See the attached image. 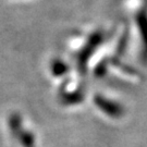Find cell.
I'll return each mask as SVG.
<instances>
[{"label":"cell","mask_w":147,"mask_h":147,"mask_svg":"<svg viewBox=\"0 0 147 147\" xmlns=\"http://www.w3.org/2000/svg\"><path fill=\"white\" fill-rule=\"evenodd\" d=\"M9 126L12 135L20 142L22 147H35V138L33 133L22 127V119L18 113L11 115L9 119Z\"/></svg>","instance_id":"6da1fadb"},{"label":"cell","mask_w":147,"mask_h":147,"mask_svg":"<svg viewBox=\"0 0 147 147\" xmlns=\"http://www.w3.org/2000/svg\"><path fill=\"white\" fill-rule=\"evenodd\" d=\"M95 105L97 106L101 111H104L105 113L109 115V116H116L119 112V109L117 105H115L113 102L109 101L108 99L104 98L102 96H96L95 97Z\"/></svg>","instance_id":"7a4b0ae2"},{"label":"cell","mask_w":147,"mask_h":147,"mask_svg":"<svg viewBox=\"0 0 147 147\" xmlns=\"http://www.w3.org/2000/svg\"><path fill=\"white\" fill-rule=\"evenodd\" d=\"M68 71V67L64 64L63 62H61L60 60H57L53 63V73L56 76H60L63 75V73H65Z\"/></svg>","instance_id":"3957f363"}]
</instances>
